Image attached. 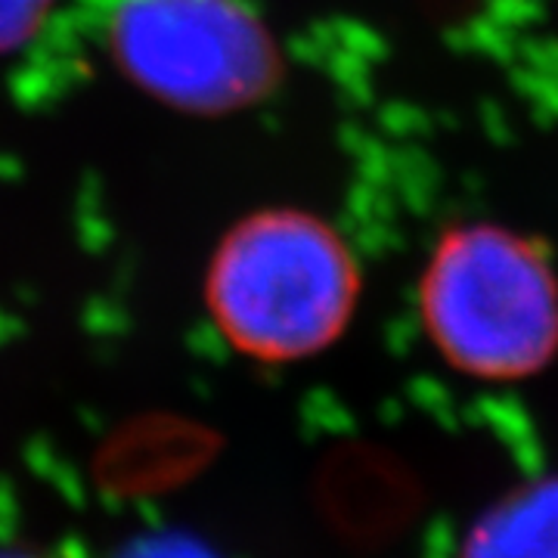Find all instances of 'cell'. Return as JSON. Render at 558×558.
<instances>
[{"label": "cell", "mask_w": 558, "mask_h": 558, "mask_svg": "<svg viewBox=\"0 0 558 558\" xmlns=\"http://www.w3.org/2000/svg\"><path fill=\"white\" fill-rule=\"evenodd\" d=\"M205 295L240 354L295 363L341 339L357 307L360 267L326 220L270 208L223 236Z\"/></svg>", "instance_id": "6da1fadb"}, {"label": "cell", "mask_w": 558, "mask_h": 558, "mask_svg": "<svg viewBox=\"0 0 558 558\" xmlns=\"http://www.w3.org/2000/svg\"><path fill=\"white\" fill-rule=\"evenodd\" d=\"M418 317L440 357L472 379H531L558 357L556 270L502 223L440 236L418 279Z\"/></svg>", "instance_id": "7a4b0ae2"}, {"label": "cell", "mask_w": 558, "mask_h": 558, "mask_svg": "<svg viewBox=\"0 0 558 558\" xmlns=\"http://www.w3.org/2000/svg\"><path fill=\"white\" fill-rule=\"evenodd\" d=\"M109 47L124 75L190 112H233L279 78V50L242 0H121Z\"/></svg>", "instance_id": "3957f363"}, {"label": "cell", "mask_w": 558, "mask_h": 558, "mask_svg": "<svg viewBox=\"0 0 558 558\" xmlns=\"http://www.w3.org/2000/svg\"><path fill=\"white\" fill-rule=\"evenodd\" d=\"M462 558H558V475L499 499L472 527Z\"/></svg>", "instance_id": "277c9868"}, {"label": "cell", "mask_w": 558, "mask_h": 558, "mask_svg": "<svg viewBox=\"0 0 558 558\" xmlns=\"http://www.w3.org/2000/svg\"><path fill=\"white\" fill-rule=\"evenodd\" d=\"M53 0H0V53L20 47L40 28Z\"/></svg>", "instance_id": "5b68a950"}, {"label": "cell", "mask_w": 558, "mask_h": 558, "mask_svg": "<svg viewBox=\"0 0 558 558\" xmlns=\"http://www.w3.org/2000/svg\"><path fill=\"white\" fill-rule=\"evenodd\" d=\"M0 558H38V556H32V553H25V549H10V546H0Z\"/></svg>", "instance_id": "8992f818"}, {"label": "cell", "mask_w": 558, "mask_h": 558, "mask_svg": "<svg viewBox=\"0 0 558 558\" xmlns=\"http://www.w3.org/2000/svg\"><path fill=\"white\" fill-rule=\"evenodd\" d=\"M97 3H109V7H116V3H121V0H97Z\"/></svg>", "instance_id": "52a82bcc"}]
</instances>
